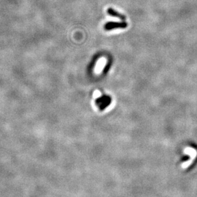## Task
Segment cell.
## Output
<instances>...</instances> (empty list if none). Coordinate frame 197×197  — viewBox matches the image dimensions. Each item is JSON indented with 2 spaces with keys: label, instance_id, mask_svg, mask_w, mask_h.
Listing matches in <instances>:
<instances>
[{
  "label": "cell",
  "instance_id": "cell-1",
  "mask_svg": "<svg viewBox=\"0 0 197 197\" xmlns=\"http://www.w3.org/2000/svg\"><path fill=\"white\" fill-rule=\"evenodd\" d=\"M128 26V24L126 22H121V23H117V22H109L106 23L104 25V29L106 30H112L113 29H117V28H126Z\"/></svg>",
  "mask_w": 197,
  "mask_h": 197
},
{
  "label": "cell",
  "instance_id": "cell-2",
  "mask_svg": "<svg viewBox=\"0 0 197 197\" xmlns=\"http://www.w3.org/2000/svg\"><path fill=\"white\" fill-rule=\"evenodd\" d=\"M110 101H111L110 97L108 96H104L97 99V100L96 101V103L97 105L99 106L100 110H102L106 108L110 104Z\"/></svg>",
  "mask_w": 197,
  "mask_h": 197
},
{
  "label": "cell",
  "instance_id": "cell-3",
  "mask_svg": "<svg viewBox=\"0 0 197 197\" xmlns=\"http://www.w3.org/2000/svg\"><path fill=\"white\" fill-rule=\"evenodd\" d=\"M107 13H108V14L112 16V17L119 18L122 21L126 20V16L125 15L121 14V13H120L119 12H118L117 11H116L115 10L112 9V8H110V9H108Z\"/></svg>",
  "mask_w": 197,
  "mask_h": 197
}]
</instances>
